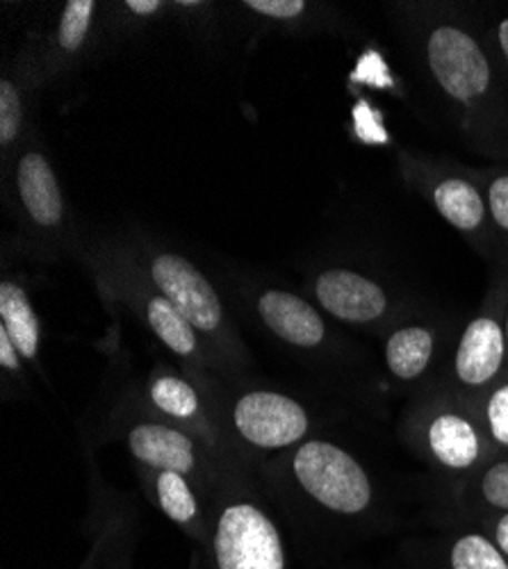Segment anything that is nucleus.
<instances>
[{
  "label": "nucleus",
  "instance_id": "13",
  "mask_svg": "<svg viewBox=\"0 0 508 569\" xmlns=\"http://www.w3.org/2000/svg\"><path fill=\"white\" fill-rule=\"evenodd\" d=\"M210 378L212 376L197 378L185 369L160 362L145 378V383L137 390H130L123 399L142 412L192 433L221 458L242 465L221 431L210 392L206 388Z\"/></svg>",
  "mask_w": 508,
  "mask_h": 569
},
{
  "label": "nucleus",
  "instance_id": "4",
  "mask_svg": "<svg viewBox=\"0 0 508 569\" xmlns=\"http://www.w3.org/2000/svg\"><path fill=\"white\" fill-rule=\"evenodd\" d=\"M242 378L212 376L206 388L230 449L247 469L315 436V417L303 401L283 390L242 383Z\"/></svg>",
  "mask_w": 508,
  "mask_h": 569
},
{
  "label": "nucleus",
  "instance_id": "6",
  "mask_svg": "<svg viewBox=\"0 0 508 569\" xmlns=\"http://www.w3.org/2000/svg\"><path fill=\"white\" fill-rule=\"evenodd\" d=\"M399 436L415 456L454 486L497 456L475 403L442 381L410 397L399 419Z\"/></svg>",
  "mask_w": 508,
  "mask_h": 569
},
{
  "label": "nucleus",
  "instance_id": "5",
  "mask_svg": "<svg viewBox=\"0 0 508 569\" xmlns=\"http://www.w3.org/2000/svg\"><path fill=\"white\" fill-rule=\"evenodd\" d=\"M206 569H290L286 536L249 469H230L208 495Z\"/></svg>",
  "mask_w": 508,
  "mask_h": 569
},
{
  "label": "nucleus",
  "instance_id": "19",
  "mask_svg": "<svg viewBox=\"0 0 508 569\" xmlns=\"http://www.w3.org/2000/svg\"><path fill=\"white\" fill-rule=\"evenodd\" d=\"M0 328L14 342L17 351L30 367H39L41 323L30 301L28 290L17 278H3L0 282Z\"/></svg>",
  "mask_w": 508,
  "mask_h": 569
},
{
  "label": "nucleus",
  "instance_id": "30",
  "mask_svg": "<svg viewBox=\"0 0 508 569\" xmlns=\"http://www.w3.org/2000/svg\"><path fill=\"white\" fill-rule=\"evenodd\" d=\"M504 323H506V342H508V290H506V303H504Z\"/></svg>",
  "mask_w": 508,
  "mask_h": 569
},
{
  "label": "nucleus",
  "instance_id": "7",
  "mask_svg": "<svg viewBox=\"0 0 508 569\" xmlns=\"http://www.w3.org/2000/svg\"><path fill=\"white\" fill-rule=\"evenodd\" d=\"M80 260L99 280L103 295L119 299L149 333L180 362V369L201 378L221 376V367L201 336L162 295L135 269L117 240H103L82 249Z\"/></svg>",
  "mask_w": 508,
  "mask_h": 569
},
{
  "label": "nucleus",
  "instance_id": "26",
  "mask_svg": "<svg viewBox=\"0 0 508 569\" xmlns=\"http://www.w3.org/2000/svg\"><path fill=\"white\" fill-rule=\"evenodd\" d=\"M458 519L470 521V525L484 531L508 562V512H479V515L458 517Z\"/></svg>",
  "mask_w": 508,
  "mask_h": 569
},
{
  "label": "nucleus",
  "instance_id": "8",
  "mask_svg": "<svg viewBox=\"0 0 508 569\" xmlns=\"http://www.w3.org/2000/svg\"><path fill=\"white\" fill-rule=\"evenodd\" d=\"M308 292L331 321L379 338L399 319L422 308L395 280L347 262L319 267L308 280Z\"/></svg>",
  "mask_w": 508,
  "mask_h": 569
},
{
  "label": "nucleus",
  "instance_id": "9",
  "mask_svg": "<svg viewBox=\"0 0 508 569\" xmlns=\"http://www.w3.org/2000/svg\"><path fill=\"white\" fill-rule=\"evenodd\" d=\"M397 164L404 182L415 194H420L447 226L464 237L481 258L495 264L499 262L486 197L472 167L410 151H399Z\"/></svg>",
  "mask_w": 508,
  "mask_h": 569
},
{
  "label": "nucleus",
  "instance_id": "16",
  "mask_svg": "<svg viewBox=\"0 0 508 569\" xmlns=\"http://www.w3.org/2000/svg\"><path fill=\"white\" fill-rule=\"evenodd\" d=\"M137 479L147 499L203 549L210 536V510L203 490L192 479L167 469L137 467Z\"/></svg>",
  "mask_w": 508,
  "mask_h": 569
},
{
  "label": "nucleus",
  "instance_id": "10",
  "mask_svg": "<svg viewBox=\"0 0 508 569\" xmlns=\"http://www.w3.org/2000/svg\"><path fill=\"white\" fill-rule=\"evenodd\" d=\"M110 429L112 438L128 449L135 467L178 471L192 479L206 499L230 469H247L221 458L192 433L135 408L128 399L114 410Z\"/></svg>",
  "mask_w": 508,
  "mask_h": 569
},
{
  "label": "nucleus",
  "instance_id": "18",
  "mask_svg": "<svg viewBox=\"0 0 508 569\" xmlns=\"http://www.w3.org/2000/svg\"><path fill=\"white\" fill-rule=\"evenodd\" d=\"M97 14L99 3H94V0H69V3H64L53 30L51 53L41 62V73L46 78L64 73L73 62L82 58L91 34H94Z\"/></svg>",
  "mask_w": 508,
  "mask_h": 569
},
{
  "label": "nucleus",
  "instance_id": "1",
  "mask_svg": "<svg viewBox=\"0 0 508 569\" xmlns=\"http://www.w3.org/2000/svg\"><path fill=\"white\" fill-rule=\"evenodd\" d=\"M415 62L466 144L508 160V84L472 14L458 6H399Z\"/></svg>",
  "mask_w": 508,
  "mask_h": 569
},
{
  "label": "nucleus",
  "instance_id": "27",
  "mask_svg": "<svg viewBox=\"0 0 508 569\" xmlns=\"http://www.w3.org/2000/svg\"><path fill=\"white\" fill-rule=\"evenodd\" d=\"M0 371H3L6 383L12 378L14 386L26 388V360L21 358V353L17 351L14 342L3 328H0Z\"/></svg>",
  "mask_w": 508,
  "mask_h": 569
},
{
  "label": "nucleus",
  "instance_id": "2",
  "mask_svg": "<svg viewBox=\"0 0 508 569\" xmlns=\"http://www.w3.org/2000/svg\"><path fill=\"white\" fill-rule=\"evenodd\" d=\"M260 471L310 527L338 533L381 527V488L369 467L340 442L312 436L271 462H260Z\"/></svg>",
  "mask_w": 508,
  "mask_h": 569
},
{
  "label": "nucleus",
  "instance_id": "25",
  "mask_svg": "<svg viewBox=\"0 0 508 569\" xmlns=\"http://www.w3.org/2000/svg\"><path fill=\"white\" fill-rule=\"evenodd\" d=\"M242 8L276 26H299L303 21L308 23V19L319 12L310 3H303V0H247Z\"/></svg>",
  "mask_w": 508,
  "mask_h": 569
},
{
  "label": "nucleus",
  "instance_id": "3",
  "mask_svg": "<svg viewBox=\"0 0 508 569\" xmlns=\"http://www.w3.org/2000/svg\"><path fill=\"white\" fill-rule=\"evenodd\" d=\"M117 242L151 288L190 321L217 358L221 376L242 378L251 367V353L221 295L197 262L140 230L119 237Z\"/></svg>",
  "mask_w": 508,
  "mask_h": 569
},
{
  "label": "nucleus",
  "instance_id": "29",
  "mask_svg": "<svg viewBox=\"0 0 508 569\" xmlns=\"http://www.w3.org/2000/svg\"><path fill=\"white\" fill-rule=\"evenodd\" d=\"M188 569H206V556H203V551H201V549H199V551H195V553L190 556Z\"/></svg>",
  "mask_w": 508,
  "mask_h": 569
},
{
  "label": "nucleus",
  "instance_id": "23",
  "mask_svg": "<svg viewBox=\"0 0 508 569\" xmlns=\"http://www.w3.org/2000/svg\"><path fill=\"white\" fill-rule=\"evenodd\" d=\"M475 408L497 453H508V373L484 392Z\"/></svg>",
  "mask_w": 508,
  "mask_h": 569
},
{
  "label": "nucleus",
  "instance_id": "14",
  "mask_svg": "<svg viewBox=\"0 0 508 569\" xmlns=\"http://www.w3.org/2000/svg\"><path fill=\"white\" fill-rule=\"evenodd\" d=\"M247 303L267 338L295 356L325 367L349 360L345 340L310 299L279 284H260L253 292H247Z\"/></svg>",
  "mask_w": 508,
  "mask_h": 569
},
{
  "label": "nucleus",
  "instance_id": "22",
  "mask_svg": "<svg viewBox=\"0 0 508 569\" xmlns=\"http://www.w3.org/2000/svg\"><path fill=\"white\" fill-rule=\"evenodd\" d=\"M472 173L484 189L490 226L499 249V262H508V167L472 169Z\"/></svg>",
  "mask_w": 508,
  "mask_h": 569
},
{
  "label": "nucleus",
  "instance_id": "21",
  "mask_svg": "<svg viewBox=\"0 0 508 569\" xmlns=\"http://www.w3.org/2000/svg\"><path fill=\"white\" fill-rule=\"evenodd\" d=\"M30 78L32 76L23 64H17L14 76L3 73L0 78V153L8 162L26 144V123H28V99H30Z\"/></svg>",
  "mask_w": 508,
  "mask_h": 569
},
{
  "label": "nucleus",
  "instance_id": "15",
  "mask_svg": "<svg viewBox=\"0 0 508 569\" xmlns=\"http://www.w3.org/2000/svg\"><path fill=\"white\" fill-rule=\"evenodd\" d=\"M460 330L456 319L418 308L381 338V362L395 392L418 395L438 381Z\"/></svg>",
  "mask_w": 508,
  "mask_h": 569
},
{
  "label": "nucleus",
  "instance_id": "28",
  "mask_svg": "<svg viewBox=\"0 0 508 569\" xmlns=\"http://www.w3.org/2000/svg\"><path fill=\"white\" fill-rule=\"evenodd\" d=\"M123 10L137 19H151L165 10V3L160 0H126Z\"/></svg>",
  "mask_w": 508,
  "mask_h": 569
},
{
  "label": "nucleus",
  "instance_id": "17",
  "mask_svg": "<svg viewBox=\"0 0 508 569\" xmlns=\"http://www.w3.org/2000/svg\"><path fill=\"white\" fill-rule=\"evenodd\" d=\"M415 569H508L506 558L470 521H456V527L440 533L415 551Z\"/></svg>",
  "mask_w": 508,
  "mask_h": 569
},
{
  "label": "nucleus",
  "instance_id": "12",
  "mask_svg": "<svg viewBox=\"0 0 508 569\" xmlns=\"http://www.w3.org/2000/svg\"><path fill=\"white\" fill-rule=\"evenodd\" d=\"M508 290V262H497L486 297L470 321L460 328L438 381L458 397L475 403L508 373V342L504 303Z\"/></svg>",
  "mask_w": 508,
  "mask_h": 569
},
{
  "label": "nucleus",
  "instance_id": "11",
  "mask_svg": "<svg viewBox=\"0 0 508 569\" xmlns=\"http://www.w3.org/2000/svg\"><path fill=\"white\" fill-rule=\"evenodd\" d=\"M10 194L19 223L28 240L53 256H82L71 208L64 197L56 167L30 137L12 158L8 169Z\"/></svg>",
  "mask_w": 508,
  "mask_h": 569
},
{
  "label": "nucleus",
  "instance_id": "24",
  "mask_svg": "<svg viewBox=\"0 0 508 569\" xmlns=\"http://www.w3.org/2000/svg\"><path fill=\"white\" fill-rule=\"evenodd\" d=\"M488 49L508 84V8L472 10Z\"/></svg>",
  "mask_w": 508,
  "mask_h": 569
},
{
  "label": "nucleus",
  "instance_id": "20",
  "mask_svg": "<svg viewBox=\"0 0 508 569\" xmlns=\"http://www.w3.org/2000/svg\"><path fill=\"white\" fill-rule=\"evenodd\" d=\"M458 517L508 512V453H497L468 479L454 486Z\"/></svg>",
  "mask_w": 508,
  "mask_h": 569
}]
</instances>
